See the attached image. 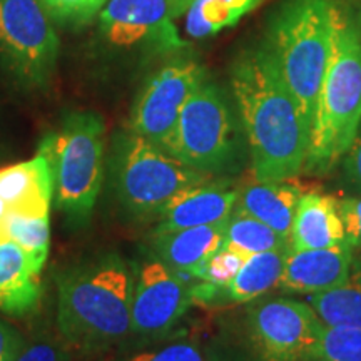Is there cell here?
<instances>
[{"label":"cell","instance_id":"14","mask_svg":"<svg viewBox=\"0 0 361 361\" xmlns=\"http://www.w3.org/2000/svg\"><path fill=\"white\" fill-rule=\"evenodd\" d=\"M238 201V188L229 180L207 179L180 191L159 214L156 233L216 224L228 219Z\"/></svg>","mask_w":361,"mask_h":361},{"label":"cell","instance_id":"34","mask_svg":"<svg viewBox=\"0 0 361 361\" xmlns=\"http://www.w3.org/2000/svg\"><path fill=\"white\" fill-rule=\"evenodd\" d=\"M183 2L186 4V7H188V6H189V2H191V0H183Z\"/></svg>","mask_w":361,"mask_h":361},{"label":"cell","instance_id":"35","mask_svg":"<svg viewBox=\"0 0 361 361\" xmlns=\"http://www.w3.org/2000/svg\"><path fill=\"white\" fill-rule=\"evenodd\" d=\"M0 239H2V226H0Z\"/></svg>","mask_w":361,"mask_h":361},{"label":"cell","instance_id":"32","mask_svg":"<svg viewBox=\"0 0 361 361\" xmlns=\"http://www.w3.org/2000/svg\"><path fill=\"white\" fill-rule=\"evenodd\" d=\"M25 346L24 338L16 328L0 322V360L16 358Z\"/></svg>","mask_w":361,"mask_h":361},{"label":"cell","instance_id":"7","mask_svg":"<svg viewBox=\"0 0 361 361\" xmlns=\"http://www.w3.org/2000/svg\"><path fill=\"white\" fill-rule=\"evenodd\" d=\"M209 178L134 133L123 135L117 147V194L135 216L161 214L180 191Z\"/></svg>","mask_w":361,"mask_h":361},{"label":"cell","instance_id":"25","mask_svg":"<svg viewBox=\"0 0 361 361\" xmlns=\"http://www.w3.org/2000/svg\"><path fill=\"white\" fill-rule=\"evenodd\" d=\"M314 361H361V328L323 324Z\"/></svg>","mask_w":361,"mask_h":361},{"label":"cell","instance_id":"9","mask_svg":"<svg viewBox=\"0 0 361 361\" xmlns=\"http://www.w3.org/2000/svg\"><path fill=\"white\" fill-rule=\"evenodd\" d=\"M252 303L246 316L252 361H314L323 323L308 301L269 298Z\"/></svg>","mask_w":361,"mask_h":361},{"label":"cell","instance_id":"5","mask_svg":"<svg viewBox=\"0 0 361 361\" xmlns=\"http://www.w3.org/2000/svg\"><path fill=\"white\" fill-rule=\"evenodd\" d=\"M104 135L101 116L72 112L39 146L51 166L52 201L78 223L89 218L101 192Z\"/></svg>","mask_w":361,"mask_h":361},{"label":"cell","instance_id":"26","mask_svg":"<svg viewBox=\"0 0 361 361\" xmlns=\"http://www.w3.org/2000/svg\"><path fill=\"white\" fill-rule=\"evenodd\" d=\"M250 256L245 252L234 250L231 246L223 245L218 251L206 261L204 268L201 269L197 281L211 284L216 288H224L233 281V278L245 266Z\"/></svg>","mask_w":361,"mask_h":361},{"label":"cell","instance_id":"17","mask_svg":"<svg viewBox=\"0 0 361 361\" xmlns=\"http://www.w3.org/2000/svg\"><path fill=\"white\" fill-rule=\"evenodd\" d=\"M226 221L196 228L154 233V250L174 273L184 278L197 279L206 261L224 245Z\"/></svg>","mask_w":361,"mask_h":361},{"label":"cell","instance_id":"15","mask_svg":"<svg viewBox=\"0 0 361 361\" xmlns=\"http://www.w3.org/2000/svg\"><path fill=\"white\" fill-rule=\"evenodd\" d=\"M288 251H268L252 255L224 288H216L201 283L192 288L194 303H214L221 300L228 305H246L263 298L273 288H278L281 279Z\"/></svg>","mask_w":361,"mask_h":361},{"label":"cell","instance_id":"1","mask_svg":"<svg viewBox=\"0 0 361 361\" xmlns=\"http://www.w3.org/2000/svg\"><path fill=\"white\" fill-rule=\"evenodd\" d=\"M231 87L250 146L252 178H298L305 171L311 130L266 45L234 62Z\"/></svg>","mask_w":361,"mask_h":361},{"label":"cell","instance_id":"4","mask_svg":"<svg viewBox=\"0 0 361 361\" xmlns=\"http://www.w3.org/2000/svg\"><path fill=\"white\" fill-rule=\"evenodd\" d=\"M333 2L288 0L274 17L266 44L310 130L331 47Z\"/></svg>","mask_w":361,"mask_h":361},{"label":"cell","instance_id":"2","mask_svg":"<svg viewBox=\"0 0 361 361\" xmlns=\"http://www.w3.org/2000/svg\"><path fill=\"white\" fill-rule=\"evenodd\" d=\"M57 328L71 350L101 353L130 335L134 279L117 255L78 264L57 283Z\"/></svg>","mask_w":361,"mask_h":361},{"label":"cell","instance_id":"6","mask_svg":"<svg viewBox=\"0 0 361 361\" xmlns=\"http://www.w3.org/2000/svg\"><path fill=\"white\" fill-rule=\"evenodd\" d=\"M162 149L207 176L226 173L236 166L238 128L218 85L206 79L197 85Z\"/></svg>","mask_w":361,"mask_h":361},{"label":"cell","instance_id":"28","mask_svg":"<svg viewBox=\"0 0 361 361\" xmlns=\"http://www.w3.org/2000/svg\"><path fill=\"white\" fill-rule=\"evenodd\" d=\"M340 216L345 226L346 245L350 247H361V194L338 200Z\"/></svg>","mask_w":361,"mask_h":361},{"label":"cell","instance_id":"33","mask_svg":"<svg viewBox=\"0 0 361 361\" xmlns=\"http://www.w3.org/2000/svg\"><path fill=\"white\" fill-rule=\"evenodd\" d=\"M6 211H7V206H6V202H4L2 200H0V221H2L4 214H6Z\"/></svg>","mask_w":361,"mask_h":361},{"label":"cell","instance_id":"29","mask_svg":"<svg viewBox=\"0 0 361 361\" xmlns=\"http://www.w3.org/2000/svg\"><path fill=\"white\" fill-rule=\"evenodd\" d=\"M128 361H207L197 346L189 343H176L156 351H146L129 358Z\"/></svg>","mask_w":361,"mask_h":361},{"label":"cell","instance_id":"31","mask_svg":"<svg viewBox=\"0 0 361 361\" xmlns=\"http://www.w3.org/2000/svg\"><path fill=\"white\" fill-rule=\"evenodd\" d=\"M13 361H62V351L52 341H35L24 346Z\"/></svg>","mask_w":361,"mask_h":361},{"label":"cell","instance_id":"10","mask_svg":"<svg viewBox=\"0 0 361 361\" xmlns=\"http://www.w3.org/2000/svg\"><path fill=\"white\" fill-rule=\"evenodd\" d=\"M204 79V69L191 59H176L156 71L135 99L130 112V133L162 149L184 104Z\"/></svg>","mask_w":361,"mask_h":361},{"label":"cell","instance_id":"27","mask_svg":"<svg viewBox=\"0 0 361 361\" xmlns=\"http://www.w3.org/2000/svg\"><path fill=\"white\" fill-rule=\"evenodd\" d=\"M52 19L64 24H87L96 19L107 0H42Z\"/></svg>","mask_w":361,"mask_h":361},{"label":"cell","instance_id":"19","mask_svg":"<svg viewBox=\"0 0 361 361\" xmlns=\"http://www.w3.org/2000/svg\"><path fill=\"white\" fill-rule=\"evenodd\" d=\"M291 250H319L346 245L345 226L335 196L305 191L290 234Z\"/></svg>","mask_w":361,"mask_h":361},{"label":"cell","instance_id":"20","mask_svg":"<svg viewBox=\"0 0 361 361\" xmlns=\"http://www.w3.org/2000/svg\"><path fill=\"white\" fill-rule=\"evenodd\" d=\"M52 196L51 166L42 152L0 169V200L7 209L51 213Z\"/></svg>","mask_w":361,"mask_h":361},{"label":"cell","instance_id":"11","mask_svg":"<svg viewBox=\"0 0 361 361\" xmlns=\"http://www.w3.org/2000/svg\"><path fill=\"white\" fill-rule=\"evenodd\" d=\"M183 0H107L99 12V32L119 49L157 47L176 51L186 45L174 19L186 12Z\"/></svg>","mask_w":361,"mask_h":361},{"label":"cell","instance_id":"16","mask_svg":"<svg viewBox=\"0 0 361 361\" xmlns=\"http://www.w3.org/2000/svg\"><path fill=\"white\" fill-rule=\"evenodd\" d=\"M44 264L8 239H0V311L25 316L42 296Z\"/></svg>","mask_w":361,"mask_h":361},{"label":"cell","instance_id":"22","mask_svg":"<svg viewBox=\"0 0 361 361\" xmlns=\"http://www.w3.org/2000/svg\"><path fill=\"white\" fill-rule=\"evenodd\" d=\"M263 0H191L186 8V32L191 39H206L234 27Z\"/></svg>","mask_w":361,"mask_h":361},{"label":"cell","instance_id":"3","mask_svg":"<svg viewBox=\"0 0 361 361\" xmlns=\"http://www.w3.org/2000/svg\"><path fill=\"white\" fill-rule=\"evenodd\" d=\"M361 124V27L333 2L331 47L311 124L305 171L326 174L340 164Z\"/></svg>","mask_w":361,"mask_h":361},{"label":"cell","instance_id":"21","mask_svg":"<svg viewBox=\"0 0 361 361\" xmlns=\"http://www.w3.org/2000/svg\"><path fill=\"white\" fill-rule=\"evenodd\" d=\"M308 305L326 326L361 328V266L353 263L341 286L310 295Z\"/></svg>","mask_w":361,"mask_h":361},{"label":"cell","instance_id":"24","mask_svg":"<svg viewBox=\"0 0 361 361\" xmlns=\"http://www.w3.org/2000/svg\"><path fill=\"white\" fill-rule=\"evenodd\" d=\"M2 239L16 243L22 250L29 251L35 259L45 264L51 245V224L49 213H27V211L7 209L2 221Z\"/></svg>","mask_w":361,"mask_h":361},{"label":"cell","instance_id":"12","mask_svg":"<svg viewBox=\"0 0 361 361\" xmlns=\"http://www.w3.org/2000/svg\"><path fill=\"white\" fill-rule=\"evenodd\" d=\"M194 303L192 286L164 263L146 261L133 293L130 335L152 340L168 333Z\"/></svg>","mask_w":361,"mask_h":361},{"label":"cell","instance_id":"8","mask_svg":"<svg viewBox=\"0 0 361 361\" xmlns=\"http://www.w3.org/2000/svg\"><path fill=\"white\" fill-rule=\"evenodd\" d=\"M61 40L42 0H0V56L25 87L49 84Z\"/></svg>","mask_w":361,"mask_h":361},{"label":"cell","instance_id":"30","mask_svg":"<svg viewBox=\"0 0 361 361\" xmlns=\"http://www.w3.org/2000/svg\"><path fill=\"white\" fill-rule=\"evenodd\" d=\"M341 164V178L345 186L350 189L351 192L361 194V124L353 142L350 144L348 151L343 156L340 161Z\"/></svg>","mask_w":361,"mask_h":361},{"label":"cell","instance_id":"23","mask_svg":"<svg viewBox=\"0 0 361 361\" xmlns=\"http://www.w3.org/2000/svg\"><path fill=\"white\" fill-rule=\"evenodd\" d=\"M224 245L245 252L246 256L259 255V252L291 250L290 239L284 238L263 221L252 218L234 207L233 213L226 221Z\"/></svg>","mask_w":361,"mask_h":361},{"label":"cell","instance_id":"18","mask_svg":"<svg viewBox=\"0 0 361 361\" xmlns=\"http://www.w3.org/2000/svg\"><path fill=\"white\" fill-rule=\"evenodd\" d=\"M296 179L258 180L251 176V180L238 188L234 207L263 221L281 236L290 239L298 202L306 191Z\"/></svg>","mask_w":361,"mask_h":361},{"label":"cell","instance_id":"13","mask_svg":"<svg viewBox=\"0 0 361 361\" xmlns=\"http://www.w3.org/2000/svg\"><path fill=\"white\" fill-rule=\"evenodd\" d=\"M353 268L348 245L319 250H290L278 288L296 295H316L341 286Z\"/></svg>","mask_w":361,"mask_h":361}]
</instances>
